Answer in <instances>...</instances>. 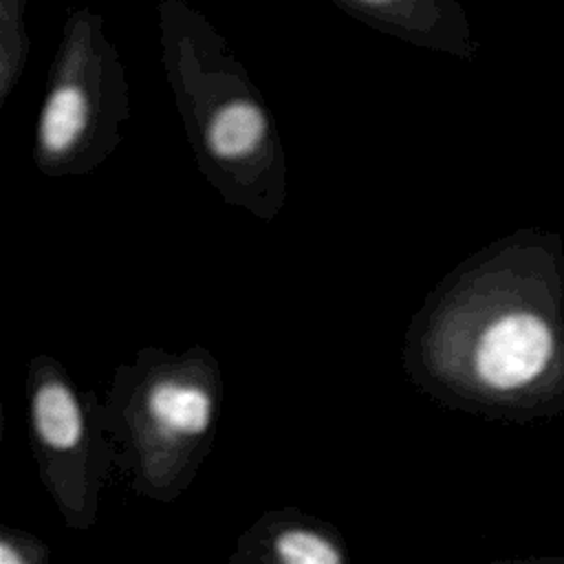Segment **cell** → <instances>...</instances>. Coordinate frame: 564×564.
Returning a JSON list of instances; mask_svg holds the SVG:
<instances>
[{"label": "cell", "instance_id": "5", "mask_svg": "<svg viewBox=\"0 0 564 564\" xmlns=\"http://www.w3.org/2000/svg\"><path fill=\"white\" fill-rule=\"evenodd\" d=\"M344 7L348 11H355L359 18H368L375 24H381L390 31L401 33L403 37L423 35V44H430V46H443V42L438 40L443 35L458 37L456 31L441 26V22L449 20L441 15V4H436L430 15H425V11H430V4H414V2H405V4L403 2H352Z\"/></svg>", "mask_w": 564, "mask_h": 564}, {"label": "cell", "instance_id": "6", "mask_svg": "<svg viewBox=\"0 0 564 564\" xmlns=\"http://www.w3.org/2000/svg\"><path fill=\"white\" fill-rule=\"evenodd\" d=\"M275 553L282 564H341L339 551L319 533L306 529H286L275 540Z\"/></svg>", "mask_w": 564, "mask_h": 564}, {"label": "cell", "instance_id": "8", "mask_svg": "<svg viewBox=\"0 0 564 564\" xmlns=\"http://www.w3.org/2000/svg\"><path fill=\"white\" fill-rule=\"evenodd\" d=\"M522 564H564V555H546V557H533Z\"/></svg>", "mask_w": 564, "mask_h": 564}, {"label": "cell", "instance_id": "2", "mask_svg": "<svg viewBox=\"0 0 564 564\" xmlns=\"http://www.w3.org/2000/svg\"><path fill=\"white\" fill-rule=\"evenodd\" d=\"M167 55L174 93L209 178L227 196L258 209L256 200L267 194L264 178L280 187L282 176V154L264 104L231 59L203 73L170 46Z\"/></svg>", "mask_w": 564, "mask_h": 564}, {"label": "cell", "instance_id": "1", "mask_svg": "<svg viewBox=\"0 0 564 564\" xmlns=\"http://www.w3.org/2000/svg\"><path fill=\"white\" fill-rule=\"evenodd\" d=\"M414 372L452 408L535 423L564 416V240L522 227L452 271L414 330Z\"/></svg>", "mask_w": 564, "mask_h": 564}, {"label": "cell", "instance_id": "7", "mask_svg": "<svg viewBox=\"0 0 564 564\" xmlns=\"http://www.w3.org/2000/svg\"><path fill=\"white\" fill-rule=\"evenodd\" d=\"M0 564H26L24 557L9 544V542H0Z\"/></svg>", "mask_w": 564, "mask_h": 564}, {"label": "cell", "instance_id": "3", "mask_svg": "<svg viewBox=\"0 0 564 564\" xmlns=\"http://www.w3.org/2000/svg\"><path fill=\"white\" fill-rule=\"evenodd\" d=\"M112 51L90 29L88 20L75 24L64 40L62 55L51 68V84L44 95L37 128L35 159L53 174L68 172L75 163L90 165L108 152L110 128L123 115V93L110 95L108 84L121 82Z\"/></svg>", "mask_w": 564, "mask_h": 564}, {"label": "cell", "instance_id": "4", "mask_svg": "<svg viewBox=\"0 0 564 564\" xmlns=\"http://www.w3.org/2000/svg\"><path fill=\"white\" fill-rule=\"evenodd\" d=\"M112 414H126L156 443L183 445L203 441L218 412V379L209 359L194 355L143 359L121 368L115 383Z\"/></svg>", "mask_w": 564, "mask_h": 564}]
</instances>
